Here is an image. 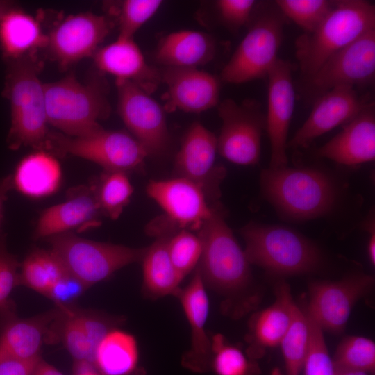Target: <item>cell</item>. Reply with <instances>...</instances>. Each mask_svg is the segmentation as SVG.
Returning a JSON list of instances; mask_svg holds the SVG:
<instances>
[{
    "label": "cell",
    "mask_w": 375,
    "mask_h": 375,
    "mask_svg": "<svg viewBox=\"0 0 375 375\" xmlns=\"http://www.w3.org/2000/svg\"><path fill=\"white\" fill-rule=\"evenodd\" d=\"M120 117L148 156H157L167 150L170 136L163 108L150 94L135 83L116 80Z\"/></svg>",
    "instance_id": "30bf717a"
},
{
    "label": "cell",
    "mask_w": 375,
    "mask_h": 375,
    "mask_svg": "<svg viewBox=\"0 0 375 375\" xmlns=\"http://www.w3.org/2000/svg\"><path fill=\"white\" fill-rule=\"evenodd\" d=\"M240 233L250 265L272 274H304L317 271L322 265V253L317 246L287 226L250 222Z\"/></svg>",
    "instance_id": "5b68a950"
},
{
    "label": "cell",
    "mask_w": 375,
    "mask_h": 375,
    "mask_svg": "<svg viewBox=\"0 0 375 375\" xmlns=\"http://www.w3.org/2000/svg\"><path fill=\"white\" fill-rule=\"evenodd\" d=\"M292 70L288 61L278 58L267 74L265 128L271 146L269 168H278L288 164V134L295 106Z\"/></svg>",
    "instance_id": "e0dca14e"
},
{
    "label": "cell",
    "mask_w": 375,
    "mask_h": 375,
    "mask_svg": "<svg viewBox=\"0 0 375 375\" xmlns=\"http://www.w3.org/2000/svg\"><path fill=\"white\" fill-rule=\"evenodd\" d=\"M375 74V29L331 56L307 81L309 94L318 97L337 87L367 84Z\"/></svg>",
    "instance_id": "8fae6325"
},
{
    "label": "cell",
    "mask_w": 375,
    "mask_h": 375,
    "mask_svg": "<svg viewBox=\"0 0 375 375\" xmlns=\"http://www.w3.org/2000/svg\"><path fill=\"white\" fill-rule=\"evenodd\" d=\"M38 360L24 361L0 351V375H31Z\"/></svg>",
    "instance_id": "ee69618b"
},
{
    "label": "cell",
    "mask_w": 375,
    "mask_h": 375,
    "mask_svg": "<svg viewBox=\"0 0 375 375\" xmlns=\"http://www.w3.org/2000/svg\"><path fill=\"white\" fill-rule=\"evenodd\" d=\"M179 300L191 331L190 347L183 355L181 364L196 373L210 370L211 338L206 331L209 300L205 285L196 268L191 281L175 296Z\"/></svg>",
    "instance_id": "ffe728a7"
},
{
    "label": "cell",
    "mask_w": 375,
    "mask_h": 375,
    "mask_svg": "<svg viewBox=\"0 0 375 375\" xmlns=\"http://www.w3.org/2000/svg\"><path fill=\"white\" fill-rule=\"evenodd\" d=\"M161 79L167 85L165 100L168 111L201 112L217 105L219 80L197 68L166 67Z\"/></svg>",
    "instance_id": "d6986e66"
},
{
    "label": "cell",
    "mask_w": 375,
    "mask_h": 375,
    "mask_svg": "<svg viewBox=\"0 0 375 375\" xmlns=\"http://www.w3.org/2000/svg\"><path fill=\"white\" fill-rule=\"evenodd\" d=\"M101 215L92 184L72 188L64 202L42 212L36 224L34 238H48L75 228L98 226Z\"/></svg>",
    "instance_id": "44dd1931"
},
{
    "label": "cell",
    "mask_w": 375,
    "mask_h": 375,
    "mask_svg": "<svg viewBox=\"0 0 375 375\" xmlns=\"http://www.w3.org/2000/svg\"><path fill=\"white\" fill-rule=\"evenodd\" d=\"M374 283V277L364 274H352L337 281L312 282L307 312L322 330L340 333L355 304L369 292Z\"/></svg>",
    "instance_id": "4fadbf2b"
},
{
    "label": "cell",
    "mask_w": 375,
    "mask_h": 375,
    "mask_svg": "<svg viewBox=\"0 0 375 375\" xmlns=\"http://www.w3.org/2000/svg\"><path fill=\"white\" fill-rule=\"evenodd\" d=\"M17 6L13 1L0 0V20L8 12Z\"/></svg>",
    "instance_id": "f907efd6"
},
{
    "label": "cell",
    "mask_w": 375,
    "mask_h": 375,
    "mask_svg": "<svg viewBox=\"0 0 375 375\" xmlns=\"http://www.w3.org/2000/svg\"><path fill=\"white\" fill-rule=\"evenodd\" d=\"M31 375H63L53 366L40 358L36 362Z\"/></svg>",
    "instance_id": "bcb514c9"
},
{
    "label": "cell",
    "mask_w": 375,
    "mask_h": 375,
    "mask_svg": "<svg viewBox=\"0 0 375 375\" xmlns=\"http://www.w3.org/2000/svg\"><path fill=\"white\" fill-rule=\"evenodd\" d=\"M367 103L353 88H334L318 97L309 116L298 129L288 147L306 148L322 135L358 115Z\"/></svg>",
    "instance_id": "ac0fdd59"
},
{
    "label": "cell",
    "mask_w": 375,
    "mask_h": 375,
    "mask_svg": "<svg viewBox=\"0 0 375 375\" xmlns=\"http://www.w3.org/2000/svg\"><path fill=\"white\" fill-rule=\"evenodd\" d=\"M270 375H285L279 368H274Z\"/></svg>",
    "instance_id": "f5cc1de1"
},
{
    "label": "cell",
    "mask_w": 375,
    "mask_h": 375,
    "mask_svg": "<svg viewBox=\"0 0 375 375\" xmlns=\"http://www.w3.org/2000/svg\"><path fill=\"white\" fill-rule=\"evenodd\" d=\"M212 208L211 216L197 231L202 251L196 268L205 287L226 297L222 310L239 317L257 301L248 295L252 284L250 263L224 220L221 207L214 204Z\"/></svg>",
    "instance_id": "6da1fadb"
},
{
    "label": "cell",
    "mask_w": 375,
    "mask_h": 375,
    "mask_svg": "<svg viewBox=\"0 0 375 375\" xmlns=\"http://www.w3.org/2000/svg\"><path fill=\"white\" fill-rule=\"evenodd\" d=\"M91 184L102 214L117 219L129 203L133 192L126 173L105 171Z\"/></svg>",
    "instance_id": "d6a6232c"
},
{
    "label": "cell",
    "mask_w": 375,
    "mask_h": 375,
    "mask_svg": "<svg viewBox=\"0 0 375 375\" xmlns=\"http://www.w3.org/2000/svg\"><path fill=\"white\" fill-rule=\"evenodd\" d=\"M310 342V324L306 310L294 302L290 325L280 346L283 353L286 375H299Z\"/></svg>",
    "instance_id": "1f68e13d"
},
{
    "label": "cell",
    "mask_w": 375,
    "mask_h": 375,
    "mask_svg": "<svg viewBox=\"0 0 375 375\" xmlns=\"http://www.w3.org/2000/svg\"><path fill=\"white\" fill-rule=\"evenodd\" d=\"M13 188L12 176L8 175L0 178V235L3 218V206L8 192Z\"/></svg>",
    "instance_id": "f6af8a7d"
},
{
    "label": "cell",
    "mask_w": 375,
    "mask_h": 375,
    "mask_svg": "<svg viewBox=\"0 0 375 375\" xmlns=\"http://www.w3.org/2000/svg\"><path fill=\"white\" fill-rule=\"evenodd\" d=\"M261 192L278 213L293 221L323 217L335 207L339 189L326 173L310 167L264 169L260 174Z\"/></svg>",
    "instance_id": "7a4b0ae2"
},
{
    "label": "cell",
    "mask_w": 375,
    "mask_h": 375,
    "mask_svg": "<svg viewBox=\"0 0 375 375\" xmlns=\"http://www.w3.org/2000/svg\"><path fill=\"white\" fill-rule=\"evenodd\" d=\"M285 18L274 2L255 8L245 36L222 71V80L238 84L267 76L278 59Z\"/></svg>",
    "instance_id": "52a82bcc"
},
{
    "label": "cell",
    "mask_w": 375,
    "mask_h": 375,
    "mask_svg": "<svg viewBox=\"0 0 375 375\" xmlns=\"http://www.w3.org/2000/svg\"><path fill=\"white\" fill-rule=\"evenodd\" d=\"M6 63L2 94L10 105L8 147L12 150L23 146L46 150L49 131L44 83L39 78L42 63L37 56Z\"/></svg>",
    "instance_id": "3957f363"
},
{
    "label": "cell",
    "mask_w": 375,
    "mask_h": 375,
    "mask_svg": "<svg viewBox=\"0 0 375 375\" xmlns=\"http://www.w3.org/2000/svg\"><path fill=\"white\" fill-rule=\"evenodd\" d=\"M375 29V7L362 0L337 1L328 15L312 33L295 42L301 74L310 78L333 54Z\"/></svg>",
    "instance_id": "277c9868"
},
{
    "label": "cell",
    "mask_w": 375,
    "mask_h": 375,
    "mask_svg": "<svg viewBox=\"0 0 375 375\" xmlns=\"http://www.w3.org/2000/svg\"><path fill=\"white\" fill-rule=\"evenodd\" d=\"M169 235L160 236L147 250L142 262V292L148 298L157 299L167 295L176 296L183 278L174 267L169 258L167 240Z\"/></svg>",
    "instance_id": "f1b7e54d"
},
{
    "label": "cell",
    "mask_w": 375,
    "mask_h": 375,
    "mask_svg": "<svg viewBox=\"0 0 375 375\" xmlns=\"http://www.w3.org/2000/svg\"><path fill=\"white\" fill-rule=\"evenodd\" d=\"M47 41L38 20L18 6L0 20V49L6 62L35 57Z\"/></svg>",
    "instance_id": "484cf974"
},
{
    "label": "cell",
    "mask_w": 375,
    "mask_h": 375,
    "mask_svg": "<svg viewBox=\"0 0 375 375\" xmlns=\"http://www.w3.org/2000/svg\"><path fill=\"white\" fill-rule=\"evenodd\" d=\"M112 26L106 16L90 12L70 15L50 31L46 49L62 68L92 57Z\"/></svg>",
    "instance_id": "9a60e30c"
},
{
    "label": "cell",
    "mask_w": 375,
    "mask_h": 375,
    "mask_svg": "<svg viewBox=\"0 0 375 375\" xmlns=\"http://www.w3.org/2000/svg\"><path fill=\"white\" fill-rule=\"evenodd\" d=\"M12 176L13 188L18 192L39 199L58 190L62 171L60 162L52 153L39 149L23 158Z\"/></svg>",
    "instance_id": "83f0119b"
},
{
    "label": "cell",
    "mask_w": 375,
    "mask_h": 375,
    "mask_svg": "<svg viewBox=\"0 0 375 375\" xmlns=\"http://www.w3.org/2000/svg\"><path fill=\"white\" fill-rule=\"evenodd\" d=\"M256 6L253 0H219L217 6L222 21L231 28L238 30L249 24Z\"/></svg>",
    "instance_id": "b9f144b4"
},
{
    "label": "cell",
    "mask_w": 375,
    "mask_h": 375,
    "mask_svg": "<svg viewBox=\"0 0 375 375\" xmlns=\"http://www.w3.org/2000/svg\"><path fill=\"white\" fill-rule=\"evenodd\" d=\"M369 232L370 236L369 239L368 246H367V252L369 260L372 265H374L375 263V231H374V224L370 222L369 224Z\"/></svg>",
    "instance_id": "c3c4849f"
},
{
    "label": "cell",
    "mask_w": 375,
    "mask_h": 375,
    "mask_svg": "<svg viewBox=\"0 0 375 375\" xmlns=\"http://www.w3.org/2000/svg\"><path fill=\"white\" fill-rule=\"evenodd\" d=\"M106 86L98 78L82 83L72 74L44 83L48 124L70 137L97 131L101 127L98 121L110 112Z\"/></svg>",
    "instance_id": "8992f818"
},
{
    "label": "cell",
    "mask_w": 375,
    "mask_h": 375,
    "mask_svg": "<svg viewBox=\"0 0 375 375\" xmlns=\"http://www.w3.org/2000/svg\"><path fill=\"white\" fill-rule=\"evenodd\" d=\"M222 128L217 151L226 160L241 165H256L260 157L265 118L256 108L226 99L218 106Z\"/></svg>",
    "instance_id": "7c38bea8"
},
{
    "label": "cell",
    "mask_w": 375,
    "mask_h": 375,
    "mask_svg": "<svg viewBox=\"0 0 375 375\" xmlns=\"http://www.w3.org/2000/svg\"><path fill=\"white\" fill-rule=\"evenodd\" d=\"M216 46L208 34L180 30L164 36L158 43L155 59L166 67L197 68L211 61Z\"/></svg>",
    "instance_id": "4316f807"
},
{
    "label": "cell",
    "mask_w": 375,
    "mask_h": 375,
    "mask_svg": "<svg viewBox=\"0 0 375 375\" xmlns=\"http://www.w3.org/2000/svg\"><path fill=\"white\" fill-rule=\"evenodd\" d=\"M51 250L62 262L67 272L87 288L104 281L116 271L141 261L147 250L120 244L95 242L72 232L47 238Z\"/></svg>",
    "instance_id": "ba28073f"
},
{
    "label": "cell",
    "mask_w": 375,
    "mask_h": 375,
    "mask_svg": "<svg viewBox=\"0 0 375 375\" xmlns=\"http://www.w3.org/2000/svg\"><path fill=\"white\" fill-rule=\"evenodd\" d=\"M20 263L17 257L9 252L5 235H0V313L15 308L10 296L19 285Z\"/></svg>",
    "instance_id": "60d3db41"
},
{
    "label": "cell",
    "mask_w": 375,
    "mask_h": 375,
    "mask_svg": "<svg viewBox=\"0 0 375 375\" xmlns=\"http://www.w3.org/2000/svg\"><path fill=\"white\" fill-rule=\"evenodd\" d=\"M62 311L60 332L65 348L76 362H87L94 365L95 349L83 328L77 310L67 308Z\"/></svg>",
    "instance_id": "f35d334b"
},
{
    "label": "cell",
    "mask_w": 375,
    "mask_h": 375,
    "mask_svg": "<svg viewBox=\"0 0 375 375\" xmlns=\"http://www.w3.org/2000/svg\"><path fill=\"white\" fill-rule=\"evenodd\" d=\"M47 151L92 161L105 171L127 172L142 169L148 154L131 134L102 126L81 137L49 131Z\"/></svg>",
    "instance_id": "9c48e42d"
},
{
    "label": "cell",
    "mask_w": 375,
    "mask_h": 375,
    "mask_svg": "<svg viewBox=\"0 0 375 375\" xmlns=\"http://www.w3.org/2000/svg\"><path fill=\"white\" fill-rule=\"evenodd\" d=\"M275 294L274 302L253 314L249 322L246 353L253 360L263 356L267 349L280 345L290 323L294 301L290 286L284 281L278 282Z\"/></svg>",
    "instance_id": "d4e9b609"
},
{
    "label": "cell",
    "mask_w": 375,
    "mask_h": 375,
    "mask_svg": "<svg viewBox=\"0 0 375 375\" xmlns=\"http://www.w3.org/2000/svg\"><path fill=\"white\" fill-rule=\"evenodd\" d=\"M217 138L200 122L191 124L185 134L176 156L175 168L178 177L199 185L208 201L217 199L219 186L225 169L215 165Z\"/></svg>",
    "instance_id": "2e32d148"
},
{
    "label": "cell",
    "mask_w": 375,
    "mask_h": 375,
    "mask_svg": "<svg viewBox=\"0 0 375 375\" xmlns=\"http://www.w3.org/2000/svg\"><path fill=\"white\" fill-rule=\"evenodd\" d=\"M308 315L310 342L303 366L304 375H335V365L328 353L323 330L308 313Z\"/></svg>",
    "instance_id": "ab89813d"
},
{
    "label": "cell",
    "mask_w": 375,
    "mask_h": 375,
    "mask_svg": "<svg viewBox=\"0 0 375 375\" xmlns=\"http://www.w3.org/2000/svg\"><path fill=\"white\" fill-rule=\"evenodd\" d=\"M139 348L132 334L115 328L98 344L94 365L101 375H131L138 368Z\"/></svg>",
    "instance_id": "f546056e"
},
{
    "label": "cell",
    "mask_w": 375,
    "mask_h": 375,
    "mask_svg": "<svg viewBox=\"0 0 375 375\" xmlns=\"http://www.w3.org/2000/svg\"><path fill=\"white\" fill-rule=\"evenodd\" d=\"M167 248L174 267L183 278L198 265L202 244L199 236L190 231L180 230L169 235Z\"/></svg>",
    "instance_id": "74e56055"
},
{
    "label": "cell",
    "mask_w": 375,
    "mask_h": 375,
    "mask_svg": "<svg viewBox=\"0 0 375 375\" xmlns=\"http://www.w3.org/2000/svg\"><path fill=\"white\" fill-rule=\"evenodd\" d=\"M76 370L74 375H101L94 368V365L87 362H76Z\"/></svg>",
    "instance_id": "7dc6e473"
},
{
    "label": "cell",
    "mask_w": 375,
    "mask_h": 375,
    "mask_svg": "<svg viewBox=\"0 0 375 375\" xmlns=\"http://www.w3.org/2000/svg\"><path fill=\"white\" fill-rule=\"evenodd\" d=\"M335 375H369V373L352 369H347L335 366Z\"/></svg>",
    "instance_id": "681fc988"
},
{
    "label": "cell",
    "mask_w": 375,
    "mask_h": 375,
    "mask_svg": "<svg viewBox=\"0 0 375 375\" xmlns=\"http://www.w3.org/2000/svg\"><path fill=\"white\" fill-rule=\"evenodd\" d=\"M147 193L166 215L165 235L174 231H198L212 212L203 190L184 178L151 181Z\"/></svg>",
    "instance_id": "5bb4252c"
},
{
    "label": "cell",
    "mask_w": 375,
    "mask_h": 375,
    "mask_svg": "<svg viewBox=\"0 0 375 375\" xmlns=\"http://www.w3.org/2000/svg\"><path fill=\"white\" fill-rule=\"evenodd\" d=\"M131 375H147V372L144 368L138 367Z\"/></svg>",
    "instance_id": "816d5d0a"
},
{
    "label": "cell",
    "mask_w": 375,
    "mask_h": 375,
    "mask_svg": "<svg viewBox=\"0 0 375 375\" xmlns=\"http://www.w3.org/2000/svg\"><path fill=\"white\" fill-rule=\"evenodd\" d=\"M86 289L81 281L67 272L54 284L47 297L53 300L59 309L65 310Z\"/></svg>",
    "instance_id": "7bdbcfd3"
},
{
    "label": "cell",
    "mask_w": 375,
    "mask_h": 375,
    "mask_svg": "<svg viewBox=\"0 0 375 375\" xmlns=\"http://www.w3.org/2000/svg\"><path fill=\"white\" fill-rule=\"evenodd\" d=\"M317 153L347 166L374 161L375 115L372 105H367L347 123L340 133L318 149Z\"/></svg>",
    "instance_id": "cb8c5ba5"
},
{
    "label": "cell",
    "mask_w": 375,
    "mask_h": 375,
    "mask_svg": "<svg viewBox=\"0 0 375 375\" xmlns=\"http://www.w3.org/2000/svg\"><path fill=\"white\" fill-rule=\"evenodd\" d=\"M92 57L99 71L116 80L133 82L150 94L162 81L161 74L146 62L133 38L118 36L113 42L98 48Z\"/></svg>",
    "instance_id": "603a6c76"
},
{
    "label": "cell",
    "mask_w": 375,
    "mask_h": 375,
    "mask_svg": "<svg viewBox=\"0 0 375 375\" xmlns=\"http://www.w3.org/2000/svg\"><path fill=\"white\" fill-rule=\"evenodd\" d=\"M210 369L216 375H259L256 360L230 343L221 333L211 338Z\"/></svg>",
    "instance_id": "836d02e7"
},
{
    "label": "cell",
    "mask_w": 375,
    "mask_h": 375,
    "mask_svg": "<svg viewBox=\"0 0 375 375\" xmlns=\"http://www.w3.org/2000/svg\"><path fill=\"white\" fill-rule=\"evenodd\" d=\"M67 273L62 262L51 249H36L20 263L19 285L47 297L54 284Z\"/></svg>",
    "instance_id": "4dcf8cb0"
},
{
    "label": "cell",
    "mask_w": 375,
    "mask_h": 375,
    "mask_svg": "<svg viewBox=\"0 0 375 375\" xmlns=\"http://www.w3.org/2000/svg\"><path fill=\"white\" fill-rule=\"evenodd\" d=\"M53 311L31 318H19L15 308L0 313V351L27 362L39 360L42 344L54 337L51 323L60 315Z\"/></svg>",
    "instance_id": "7402d4cb"
},
{
    "label": "cell",
    "mask_w": 375,
    "mask_h": 375,
    "mask_svg": "<svg viewBox=\"0 0 375 375\" xmlns=\"http://www.w3.org/2000/svg\"><path fill=\"white\" fill-rule=\"evenodd\" d=\"M160 0H124L115 1L109 12L116 17L119 36L133 38L134 34L158 10Z\"/></svg>",
    "instance_id": "8d00e7d4"
},
{
    "label": "cell",
    "mask_w": 375,
    "mask_h": 375,
    "mask_svg": "<svg viewBox=\"0 0 375 375\" xmlns=\"http://www.w3.org/2000/svg\"><path fill=\"white\" fill-rule=\"evenodd\" d=\"M274 3L285 18L294 22L305 33H310L323 22L333 8L335 1L277 0Z\"/></svg>",
    "instance_id": "d590c367"
},
{
    "label": "cell",
    "mask_w": 375,
    "mask_h": 375,
    "mask_svg": "<svg viewBox=\"0 0 375 375\" xmlns=\"http://www.w3.org/2000/svg\"><path fill=\"white\" fill-rule=\"evenodd\" d=\"M333 361L335 367L372 374L375 369V344L368 338L347 336L338 346Z\"/></svg>",
    "instance_id": "e575fe53"
}]
</instances>
